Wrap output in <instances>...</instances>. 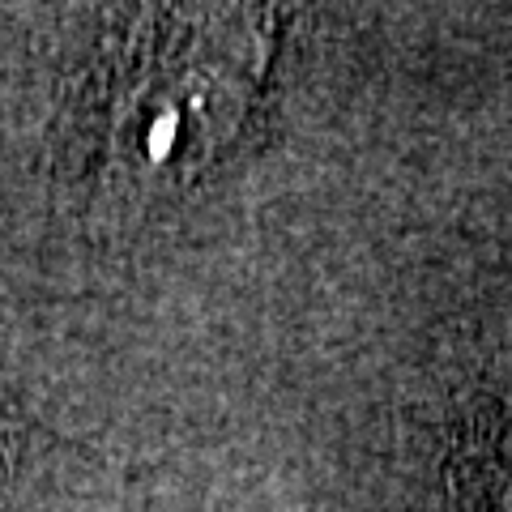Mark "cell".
I'll return each mask as SVG.
<instances>
[{
  "instance_id": "cell-1",
  "label": "cell",
  "mask_w": 512,
  "mask_h": 512,
  "mask_svg": "<svg viewBox=\"0 0 512 512\" xmlns=\"http://www.w3.org/2000/svg\"><path fill=\"white\" fill-rule=\"evenodd\" d=\"M453 483L461 512H512V397L466 440Z\"/></svg>"
}]
</instances>
